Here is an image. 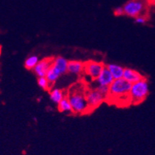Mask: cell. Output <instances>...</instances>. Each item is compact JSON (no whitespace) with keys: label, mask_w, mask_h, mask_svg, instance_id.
I'll use <instances>...</instances> for the list:
<instances>
[{"label":"cell","mask_w":155,"mask_h":155,"mask_svg":"<svg viewBox=\"0 0 155 155\" xmlns=\"http://www.w3.org/2000/svg\"><path fill=\"white\" fill-rule=\"evenodd\" d=\"M132 87V84L125 81L124 78L114 80L110 85V94L107 99H113L116 103L128 102L131 103L129 98V92ZM106 99V100H107Z\"/></svg>","instance_id":"cell-1"},{"label":"cell","mask_w":155,"mask_h":155,"mask_svg":"<svg viewBox=\"0 0 155 155\" xmlns=\"http://www.w3.org/2000/svg\"><path fill=\"white\" fill-rule=\"evenodd\" d=\"M150 93V86L147 80L144 77L141 81L134 83L129 92L130 102L137 105L145 100Z\"/></svg>","instance_id":"cell-2"},{"label":"cell","mask_w":155,"mask_h":155,"mask_svg":"<svg viewBox=\"0 0 155 155\" xmlns=\"http://www.w3.org/2000/svg\"><path fill=\"white\" fill-rule=\"evenodd\" d=\"M68 61L64 57L58 56L54 58L53 64L47 73L46 78L49 81L51 85H53L61 75L67 73Z\"/></svg>","instance_id":"cell-3"},{"label":"cell","mask_w":155,"mask_h":155,"mask_svg":"<svg viewBox=\"0 0 155 155\" xmlns=\"http://www.w3.org/2000/svg\"><path fill=\"white\" fill-rule=\"evenodd\" d=\"M73 109V113L76 114H84L89 111L85 94L78 90L73 91L68 95Z\"/></svg>","instance_id":"cell-4"},{"label":"cell","mask_w":155,"mask_h":155,"mask_svg":"<svg viewBox=\"0 0 155 155\" xmlns=\"http://www.w3.org/2000/svg\"><path fill=\"white\" fill-rule=\"evenodd\" d=\"M146 6L144 0H129L124 4L123 9L126 16L136 18L138 16L143 15Z\"/></svg>","instance_id":"cell-5"},{"label":"cell","mask_w":155,"mask_h":155,"mask_svg":"<svg viewBox=\"0 0 155 155\" xmlns=\"http://www.w3.org/2000/svg\"><path fill=\"white\" fill-rule=\"evenodd\" d=\"M106 65L102 62L95 61H87L84 62V73L90 77L91 80L95 81L98 77L100 75L102 69H104Z\"/></svg>","instance_id":"cell-6"},{"label":"cell","mask_w":155,"mask_h":155,"mask_svg":"<svg viewBox=\"0 0 155 155\" xmlns=\"http://www.w3.org/2000/svg\"><path fill=\"white\" fill-rule=\"evenodd\" d=\"M85 98H86L89 111L98 108L106 100L105 97L101 93L98 92L96 89L89 90L87 92L85 93Z\"/></svg>","instance_id":"cell-7"},{"label":"cell","mask_w":155,"mask_h":155,"mask_svg":"<svg viewBox=\"0 0 155 155\" xmlns=\"http://www.w3.org/2000/svg\"><path fill=\"white\" fill-rule=\"evenodd\" d=\"M54 58H46L38 62L33 69V72L36 76L39 77H46L49 69H51V65L53 64Z\"/></svg>","instance_id":"cell-8"},{"label":"cell","mask_w":155,"mask_h":155,"mask_svg":"<svg viewBox=\"0 0 155 155\" xmlns=\"http://www.w3.org/2000/svg\"><path fill=\"white\" fill-rule=\"evenodd\" d=\"M123 78L132 84L134 83L141 81L142 79L144 78V77L141 73H139L138 71L135 70V69H130V68H125L124 70Z\"/></svg>","instance_id":"cell-9"},{"label":"cell","mask_w":155,"mask_h":155,"mask_svg":"<svg viewBox=\"0 0 155 155\" xmlns=\"http://www.w3.org/2000/svg\"><path fill=\"white\" fill-rule=\"evenodd\" d=\"M114 81V77L106 66L104 67V69H102L100 75L95 80L98 85H106V86H110Z\"/></svg>","instance_id":"cell-10"},{"label":"cell","mask_w":155,"mask_h":155,"mask_svg":"<svg viewBox=\"0 0 155 155\" xmlns=\"http://www.w3.org/2000/svg\"><path fill=\"white\" fill-rule=\"evenodd\" d=\"M84 63L81 61L72 60L68 61V68L67 72L73 75H81L84 73Z\"/></svg>","instance_id":"cell-11"},{"label":"cell","mask_w":155,"mask_h":155,"mask_svg":"<svg viewBox=\"0 0 155 155\" xmlns=\"http://www.w3.org/2000/svg\"><path fill=\"white\" fill-rule=\"evenodd\" d=\"M106 67L110 72L114 80L123 78L124 68L117 65V64H109V65H106Z\"/></svg>","instance_id":"cell-12"},{"label":"cell","mask_w":155,"mask_h":155,"mask_svg":"<svg viewBox=\"0 0 155 155\" xmlns=\"http://www.w3.org/2000/svg\"><path fill=\"white\" fill-rule=\"evenodd\" d=\"M58 109L60 112L65 113V114L73 113V109H72L68 96H65L61 99V102L58 104Z\"/></svg>","instance_id":"cell-13"},{"label":"cell","mask_w":155,"mask_h":155,"mask_svg":"<svg viewBox=\"0 0 155 155\" xmlns=\"http://www.w3.org/2000/svg\"><path fill=\"white\" fill-rule=\"evenodd\" d=\"M65 97V94L63 91L59 88H54L50 92V99H51L54 103L58 104L61 102V99Z\"/></svg>","instance_id":"cell-14"},{"label":"cell","mask_w":155,"mask_h":155,"mask_svg":"<svg viewBox=\"0 0 155 155\" xmlns=\"http://www.w3.org/2000/svg\"><path fill=\"white\" fill-rule=\"evenodd\" d=\"M39 61V58L38 56L31 55L26 58L25 61V69H28V70H33V69L35 67V65H37Z\"/></svg>","instance_id":"cell-15"},{"label":"cell","mask_w":155,"mask_h":155,"mask_svg":"<svg viewBox=\"0 0 155 155\" xmlns=\"http://www.w3.org/2000/svg\"><path fill=\"white\" fill-rule=\"evenodd\" d=\"M38 85H39V87H41L43 90H48V89L51 87V84L49 83V81H47V79L46 77H39L37 80Z\"/></svg>","instance_id":"cell-16"},{"label":"cell","mask_w":155,"mask_h":155,"mask_svg":"<svg viewBox=\"0 0 155 155\" xmlns=\"http://www.w3.org/2000/svg\"><path fill=\"white\" fill-rule=\"evenodd\" d=\"M96 90L105 97L106 100L107 99V98L109 97V94H110V86H106V85H98V87H96Z\"/></svg>","instance_id":"cell-17"},{"label":"cell","mask_w":155,"mask_h":155,"mask_svg":"<svg viewBox=\"0 0 155 155\" xmlns=\"http://www.w3.org/2000/svg\"><path fill=\"white\" fill-rule=\"evenodd\" d=\"M147 21V18L145 15H140L138 16L135 18V23L138 25H144Z\"/></svg>","instance_id":"cell-18"},{"label":"cell","mask_w":155,"mask_h":155,"mask_svg":"<svg viewBox=\"0 0 155 155\" xmlns=\"http://www.w3.org/2000/svg\"><path fill=\"white\" fill-rule=\"evenodd\" d=\"M124 14L123 6H118L114 10V15L115 16H122Z\"/></svg>","instance_id":"cell-19"},{"label":"cell","mask_w":155,"mask_h":155,"mask_svg":"<svg viewBox=\"0 0 155 155\" xmlns=\"http://www.w3.org/2000/svg\"><path fill=\"white\" fill-rule=\"evenodd\" d=\"M148 2H149L150 4H151L153 6H155V0H148Z\"/></svg>","instance_id":"cell-20"}]
</instances>
